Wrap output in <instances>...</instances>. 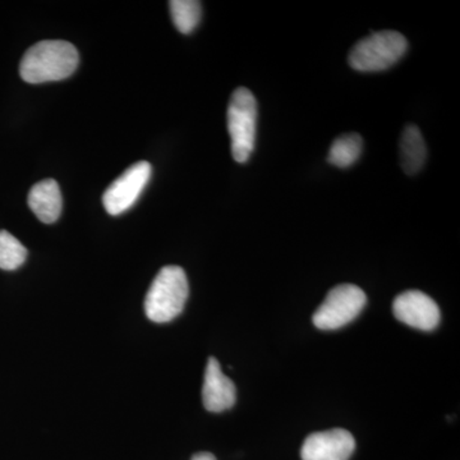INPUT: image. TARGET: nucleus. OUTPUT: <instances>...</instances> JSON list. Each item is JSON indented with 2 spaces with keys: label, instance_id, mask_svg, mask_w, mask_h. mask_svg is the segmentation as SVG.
Listing matches in <instances>:
<instances>
[{
  "label": "nucleus",
  "instance_id": "6e6552de",
  "mask_svg": "<svg viewBox=\"0 0 460 460\" xmlns=\"http://www.w3.org/2000/svg\"><path fill=\"white\" fill-rule=\"evenodd\" d=\"M356 449V440L349 431L332 429L314 432L302 445V460H349Z\"/></svg>",
  "mask_w": 460,
  "mask_h": 460
},
{
  "label": "nucleus",
  "instance_id": "39448f33",
  "mask_svg": "<svg viewBox=\"0 0 460 460\" xmlns=\"http://www.w3.org/2000/svg\"><path fill=\"white\" fill-rule=\"evenodd\" d=\"M367 304V296L361 288L353 284H341L330 290L325 301L314 313L313 321L320 330H337L352 323Z\"/></svg>",
  "mask_w": 460,
  "mask_h": 460
},
{
  "label": "nucleus",
  "instance_id": "1a4fd4ad",
  "mask_svg": "<svg viewBox=\"0 0 460 460\" xmlns=\"http://www.w3.org/2000/svg\"><path fill=\"white\" fill-rule=\"evenodd\" d=\"M237 399L234 383L224 375L220 363L210 357L206 366L202 401L206 410L220 413L232 408Z\"/></svg>",
  "mask_w": 460,
  "mask_h": 460
},
{
  "label": "nucleus",
  "instance_id": "2eb2a0df",
  "mask_svg": "<svg viewBox=\"0 0 460 460\" xmlns=\"http://www.w3.org/2000/svg\"><path fill=\"white\" fill-rule=\"evenodd\" d=\"M190 460H217L211 453H198Z\"/></svg>",
  "mask_w": 460,
  "mask_h": 460
},
{
  "label": "nucleus",
  "instance_id": "9b49d317",
  "mask_svg": "<svg viewBox=\"0 0 460 460\" xmlns=\"http://www.w3.org/2000/svg\"><path fill=\"white\" fill-rule=\"evenodd\" d=\"M399 154L402 171L407 174H417L423 168L428 157V148L419 127H405L399 144Z\"/></svg>",
  "mask_w": 460,
  "mask_h": 460
},
{
  "label": "nucleus",
  "instance_id": "9d476101",
  "mask_svg": "<svg viewBox=\"0 0 460 460\" xmlns=\"http://www.w3.org/2000/svg\"><path fill=\"white\" fill-rule=\"evenodd\" d=\"M30 208L45 224L56 223L62 214L63 199L59 184L54 180H44L30 190L27 198Z\"/></svg>",
  "mask_w": 460,
  "mask_h": 460
},
{
  "label": "nucleus",
  "instance_id": "ddd939ff",
  "mask_svg": "<svg viewBox=\"0 0 460 460\" xmlns=\"http://www.w3.org/2000/svg\"><path fill=\"white\" fill-rule=\"evenodd\" d=\"M169 9L175 29L184 35L192 32L201 21V3L196 0H172Z\"/></svg>",
  "mask_w": 460,
  "mask_h": 460
},
{
  "label": "nucleus",
  "instance_id": "f8f14e48",
  "mask_svg": "<svg viewBox=\"0 0 460 460\" xmlns=\"http://www.w3.org/2000/svg\"><path fill=\"white\" fill-rule=\"evenodd\" d=\"M363 140L357 133H347L332 142L330 147L328 162L337 168H349L361 156Z\"/></svg>",
  "mask_w": 460,
  "mask_h": 460
},
{
  "label": "nucleus",
  "instance_id": "f03ea898",
  "mask_svg": "<svg viewBox=\"0 0 460 460\" xmlns=\"http://www.w3.org/2000/svg\"><path fill=\"white\" fill-rule=\"evenodd\" d=\"M190 287L186 272L180 266H165L157 272L145 298V313L156 323H169L181 314Z\"/></svg>",
  "mask_w": 460,
  "mask_h": 460
},
{
  "label": "nucleus",
  "instance_id": "0eeeda50",
  "mask_svg": "<svg viewBox=\"0 0 460 460\" xmlns=\"http://www.w3.org/2000/svg\"><path fill=\"white\" fill-rule=\"evenodd\" d=\"M393 313L401 323L422 332H432L441 319L440 308L434 299L420 290H407L396 296Z\"/></svg>",
  "mask_w": 460,
  "mask_h": 460
},
{
  "label": "nucleus",
  "instance_id": "20e7f679",
  "mask_svg": "<svg viewBox=\"0 0 460 460\" xmlns=\"http://www.w3.org/2000/svg\"><path fill=\"white\" fill-rule=\"evenodd\" d=\"M408 41L396 31H378L357 42L350 50L349 65L358 72L386 71L407 53Z\"/></svg>",
  "mask_w": 460,
  "mask_h": 460
},
{
  "label": "nucleus",
  "instance_id": "7ed1b4c3",
  "mask_svg": "<svg viewBox=\"0 0 460 460\" xmlns=\"http://www.w3.org/2000/svg\"><path fill=\"white\" fill-rule=\"evenodd\" d=\"M226 123L233 159L237 163H247L255 148L257 131V102L253 93L246 87H238L230 98Z\"/></svg>",
  "mask_w": 460,
  "mask_h": 460
},
{
  "label": "nucleus",
  "instance_id": "f257e3e1",
  "mask_svg": "<svg viewBox=\"0 0 460 460\" xmlns=\"http://www.w3.org/2000/svg\"><path fill=\"white\" fill-rule=\"evenodd\" d=\"M80 56L74 44L65 40H45L32 45L20 65V75L27 84H44L68 78L77 69Z\"/></svg>",
  "mask_w": 460,
  "mask_h": 460
},
{
  "label": "nucleus",
  "instance_id": "4468645a",
  "mask_svg": "<svg viewBox=\"0 0 460 460\" xmlns=\"http://www.w3.org/2000/svg\"><path fill=\"white\" fill-rule=\"evenodd\" d=\"M27 259L26 247L7 230H0V269L17 270Z\"/></svg>",
  "mask_w": 460,
  "mask_h": 460
},
{
  "label": "nucleus",
  "instance_id": "423d86ee",
  "mask_svg": "<svg viewBox=\"0 0 460 460\" xmlns=\"http://www.w3.org/2000/svg\"><path fill=\"white\" fill-rule=\"evenodd\" d=\"M151 172L153 168L147 162H138L126 169L102 196V204L108 214L115 217L131 208L150 181Z\"/></svg>",
  "mask_w": 460,
  "mask_h": 460
}]
</instances>
